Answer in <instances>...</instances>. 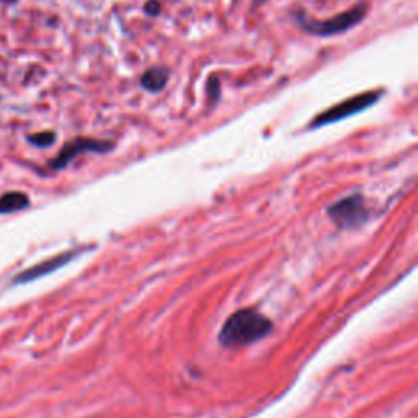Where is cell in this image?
I'll return each mask as SVG.
<instances>
[{"instance_id": "8fae6325", "label": "cell", "mask_w": 418, "mask_h": 418, "mask_svg": "<svg viewBox=\"0 0 418 418\" xmlns=\"http://www.w3.org/2000/svg\"><path fill=\"white\" fill-rule=\"evenodd\" d=\"M160 10H162V5H160L159 0H149L144 5V14L147 16H159Z\"/></svg>"}, {"instance_id": "3957f363", "label": "cell", "mask_w": 418, "mask_h": 418, "mask_svg": "<svg viewBox=\"0 0 418 418\" xmlns=\"http://www.w3.org/2000/svg\"><path fill=\"white\" fill-rule=\"evenodd\" d=\"M384 94H386L384 89L369 90V91H363V94H359V95H354L352 96V99H347L340 103H337V105L330 106L329 110H325L322 113H319L317 116H314L312 121L309 123L307 129L309 131L320 129V128H324V126L340 123L343 121V119L369 110V108H373L376 103L384 96Z\"/></svg>"}, {"instance_id": "ba28073f", "label": "cell", "mask_w": 418, "mask_h": 418, "mask_svg": "<svg viewBox=\"0 0 418 418\" xmlns=\"http://www.w3.org/2000/svg\"><path fill=\"white\" fill-rule=\"evenodd\" d=\"M30 206V198L21 191H9L0 196V214H11Z\"/></svg>"}, {"instance_id": "52a82bcc", "label": "cell", "mask_w": 418, "mask_h": 418, "mask_svg": "<svg viewBox=\"0 0 418 418\" xmlns=\"http://www.w3.org/2000/svg\"><path fill=\"white\" fill-rule=\"evenodd\" d=\"M170 79V69L165 66L149 67L139 79V85L149 94H159L167 87Z\"/></svg>"}, {"instance_id": "7a4b0ae2", "label": "cell", "mask_w": 418, "mask_h": 418, "mask_svg": "<svg viewBox=\"0 0 418 418\" xmlns=\"http://www.w3.org/2000/svg\"><path fill=\"white\" fill-rule=\"evenodd\" d=\"M366 15H368V5L366 4L354 5V7L325 20L311 19L304 10H293V20L296 25L306 34L317 38H332L350 31L366 19Z\"/></svg>"}, {"instance_id": "7c38bea8", "label": "cell", "mask_w": 418, "mask_h": 418, "mask_svg": "<svg viewBox=\"0 0 418 418\" xmlns=\"http://www.w3.org/2000/svg\"><path fill=\"white\" fill-rule=\"evenodd\" d=\"M0 2H15V0H0Z\"/></svg>"}, {"instance_id": "5b68a950", "label": "cell", "mask_w": 418, "mask_h": 418, "mask_svg": "<svg viewBox=\"0 0 418 418\" xmlns=\"http://www.w3.org/2000/svg\"><path fill=\"white\" fill-rule=\"evenodd\" d=\"M113 147H114V144L111 141L94 139V137H76V139L67 142V144L62 147L59 156H57L54 160H51L49 167L54 169V170L66 169L74 159L80 156V154H85V152L106 154V152L113 151Z\"/></svg>"}, {"instance_id": "6da1fadb", "label": "cell", "mask_w": 418, "mask_h": 418, "mask_svg": "<svg viewBox=\"0 0 418 418\" xmlns=\"http://www.w3.org/2000/svg\"><path fill=\"white\" fill-rule=\"evenodd\" d=\"M272 320L257 309H240L229 316L219 332V343L224 348H240L259 342L270 334Z\"/></svg>"}, {"instance_id": "277c9868", "label": "cell", "mask_w": 418, "mask_h": 418, "mask_svg": "<svg viewBox=\"0 0 418 418\" xmlns=\"http://www.w3.org/2000/svg\"><path fill=\"white\" fill-rule=\"evenodd\" d=\"M330 219L340 229H353L362 226L368 217L364 198L362 194H350L332 204L329 208Z\"/></svg>"}, {"instance_id": "9c48e42d", "label": "cell", "mask_w": 418, "mask_h": 418, "mask_svg": "<svg viewBox=\"0 0 418 418\" xmlns=\"http://www.w3.org/2000/svg\"><path fill=\"white\" fill-rule=\"evenodd\" d=\"M56 133H53V131H43V133H36V134H31L28 136L26 139L30 144L36 146V147H51L56 142Z\"/></svg>"}, {"instance_id": "30bf717a", "label": "cell", "mask_w": 418, "mask_h": 418, "mask_svg": "<svg viewBox=\"0 0 418 418\" xmlns=\"http://www.w3.org/2000/svg\"><path fill=\"white\" fill-rule=\"evenodd\" d=\"M206 91H208V99L209 101L213 103V105H216L217 101L221 100V91H222V87H221V80L217 79L216 76H211L208 79V84H206Z\"/></svg>"}, {"instance_id": "8992f818", "label": "cell", "mask_w": 418, "mask_h": 418, "mask_svg": "<svg viewBox=\"0 0 418 418\" xmlns=\"http://www.w3.org/2000/svg\"><path fill=\"white\" fill-rule=\"evenodd\" d=\"M79 252L80 250L64 252V254L56 255V257H53V259L38 263V265L28 268V270L21 272L20 274H16L14 282L15 283H30V282H34V279H38V278H43V277H46V274L53 273L56 270H59L61 267H64L66 263L71 262L74 257L79 254Z\"/></svg>"}]
</instances>
